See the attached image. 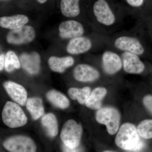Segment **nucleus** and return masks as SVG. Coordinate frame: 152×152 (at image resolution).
Wrapping results in <instances>:
<instances>
[{"label": "nucleus", "instance_id": "obj_4", "mask_svg": "<svg viewBox=\"0 0 152 152\" xmlns=\"http://www.w3.org/2000/svg\"><path fill=\"white\" fill-rule=\"evenodd\" d=\"M96 118L98 123L106 125L110 134L113 135L118 132L121 115L117 109L109 107L99 109L96 113Z\"/></svg>", "mask_w": 152, "mask_h": 152}, {"label": "nucleus", "instance_id": "obj_5", "mask_svg": "<svg viewBox=\"0 0 152 152\" xmlns=\"http://www.w3.org/2000/svg\"><path fill=\"white\" fill-rule=\"evenodd\" d=\"M3 146L9 152H36L37 146L34 141L26 136H12L3 142Z\"/></svg>", "mask_w": 152, "mask_h": 152}, {"label": "nucleus", "instance_id": "obj_3", "mask_svg": "<svg viewBox=\"0 0 152 152\" xmlns=\"http://www.w3.org/2000/svg\"><path fill=\"white\" fill-rule=\"evenodd\" d=\"M83 128L74 120H69L63 126L61 131V140L66 146L70 148L79 147L80 143Z\"/></svg>", "mask_w": 152, "mask_h": 152}, {"label": "nucleus", "instance_id": "obj_20", "mask_svg": "<svg viewBox=\"0 0 152 152\" xmlns=\"http://www.w3.org/2000/svg\"><path fill=\"white\" fill-rule=\"evenodd\" d=\"M41 123L48 135L53 137L58 135V121L53 114L49 113L44 115L42 117Z\"/></svg>", "mask_w": 152, "mask_h": 152}, {"label": "nucleus", "instance_id": "obj_19", "mask_svg": "<svg viewBox=\"0 0 152 152\" xmlns=\"http://www.w3.org/2000/svg\"><path fill=\"white\" fill-rule=\"evenodd\" d=\"M26 107L33 120L39 119L45 113L42 100L38 97H34L28 99Z\"/></svg>", "mask_w": 152, "mask_h": 152}, {"label": "nucleus", "instance_id": "obj_18", "mask_svg": "<svg viewBox=\"0 0 152 152\" xmlns=\"http://www.w3.org/2000/svg\"><path fill=\"white\" fill-rule=\"evenodd\" d=\"M107 91L103 87H97L90 94L86 102V106L93 110H99L102 106V102L107 94Z\"/></svg>", "mask_w": 152, "mask_h": 152}, {"label": "nucleus", "instance_id": "obj_16", "mask_svg": "<svg viewBox=\"0 0 152 152\" xmlns=\"http://www.w3.org/2000/svg\"><path fill=\"white\" fill-rule=\"evenodd\" d=\"M28 21V18L24 15L3 17L0 18V26L9 29H16L23 26Z\"/></svg>", "mask_w": 152, "mask_h": 152}, {"label": "nucleus", "instance_id": "obj_29", "mask_svg": "<svg viewBox=\"0 0 152 152\" xmlns=\"http://www.w3.org/2000/svg\"><path fill=\"white\" fill-rule=\"evenodd\" d=\"M5 57L3 54L0 55V71L2 70L4 66Z\"/></svg>", "mask_w": 152, "mask_h": 152}, {"label": "nucleus", "instance_id": "obj_13", "mask_svg": "<svg viewBox=\"0 0 152 152\" xmlns=\"http://www.w3.org/2000/svg\"><path fill=\"white\" fill-rule=\"evenodd\" d=\"M73 75L78 81L88 83L97 80L99 77L100 74L97 70L91 66L82 64L75 68Z\"/></svg>", "mask_w": 152, "mask_h": 152}, {"label": "nucleus", "instance_id": "obj_21", "mask_svg": "<svg viewBox=\"0 0 152 152\" xmlns=\"http://www.w3.org/2000/svg\"><path fill=\"white\" fill-rule=\"evenodd\" d=\"M80 0H61V9L63 15L67 18L77 16L80 13Z\"/></svg>", "mask_w": 152, "mask_h": 152}, {"label": "nucleus", "instance_id": "obj_31", "mask_svg": "<svg viewBox=\"0 0 152 152\" xmlns=\"http://www.w3.org/2000/svg\"><path fill=\"white\" fill-rule=\"evenodd\" d=\"M104 152H113L111 151H106Z\"/></svg>", "mask_w": 152, "mask_h": 152}, {"label": "nucleus", "instance_id": "obj_30", "mask_svg": "<svg viewBox=\"0 0 152 152\" xmlns=\"http://www.w3.org/2000/svg\"><path fill=\"white\" fill-rule=\"evenodd\" d=\"M39 3L40 4H44L48 1V0H37Z\"/></svg>", "mask_w": 152, "mask_h": 152}, {"label": "nucleus", "instance_id": "obj_24", "mask_svg": "<svg viewBox=\"0 0 152 152\" xmlns=\"http://www.w3.org/2000/svg\"><path fill=\"white\" fill-rule=\"evenodd\" d=\"M20 67L18 58L14 52L8 51L5 57L4 68L8 72H11Z\"/></svg>", "mask_w": 152, "mask_h": 152}, {"label": "nucleus", "instance_id": "obj_25", "mask_svg": "<svg viewBox=\"0 0 152 152\" xmlns=\"http://www.w3.org/2000/svg\"><path fill=\"white\" fill-rule=\"evenodd\" d=\"M137 129L139 136L142 138H152V120L142 121L138 125Z\"/></svg>", "mask_w": 152, "mask_h": 152}, {"label": "nucleus", "instance_id": "obj_26", "mask_svg": "<svg viewBox=\"0 0 152 152\" xmlns=\"http://www.w3.org/2000/svg\"><path fill=\"white\" fill-rule=\"evenodd\" d=\"M144 105L152 115V96L151 95L145 96L143 99Z\"/></svg>", "mask_w": 152, "mask_h": 152}, {"label": "nucleus", "instance_id": "obj_23", "mask_svg": "<svg viewBox=\"0 0 152 152\" xmlns=\"http://www.w3.org/2000/svg\"><path fill=\"white\" fill-rule=\"evenodd\" d=\"M90 87H85L81 89L76 88H70L68 91L69 97L74 100H77L79 103L86 104L87 100L91 94Z\"/></svg>", "mask_w": 152, "mask_h": 152}, {"label": "nucleus", "instance_id": "obj_1", "mask_svg": "<svg viewBox=\"0 0 152 152\" xmlns=\"http://www.w3.org/2000/svg\"><path fill=\"white\" fill-rule=\"evenodd\" d=\"M115 142L121 148L133 151H140L144 146L137 128L129 123H125L121 126L115 139Z\"/></svg>", "mask_w": 152, "mask_h": 152}, {"label": "nucleus", "instance_id": "obj_15", "mask_svg": "<svg viewBox=\"0 0 152 152\" xmlns=\"http://www.w3.org/2000/svg\"><path fill=\"white\" fill-rule=\"evenodd\" d=\"M92 46V43L89 39L80 37L72 39L67 46L66 50L71 54H80L89 50Z\"/></svg>", "mask_w": 152, "mask_h": 152}, {"label": "nucleus", "instance_id": "obj_12", "mask_svg": "<svg viewBox=\"0 0 152 152\" xmlns=\"http://www.w3.org/2000/svg\"><path fill=\"white\" fill-rule=\"evenodd\" d=\"M103 68L106 73L114 75L119 72L122 67L121 58L116 53L107 51L102 57Z\"/></svg>", "mask_w": 152, "mask_h": 152}, {"label": "nucleus", "instance_id": "obj_27", "mask_svg": "<svg viewBox=\"0 0 152 152\" xmlns=\"http://www.w3.org/2000/svg\"><path fill=\"white\" fill-rule=\"evenodd\" d=\"M130 5L133 7H140L143 3L144 0H126Z\"/></svg>", "mask_w": 152, "mask_h": 152}, {"label": "nucleus", "instance_id": "obj_11", "mask_svg": "<svg viewBox=\"0 0 152 152\" xmlns=\"http://www.w3.org/2000/svg\"><path fill=\"white\" fill-rule=\"evenodd\" d=\"M122 59L124 70L128 73L140 74L145 69V65L137 55L124 52L123 53Z\"/></svg>", "mask_w": 152, "mask_h": 152}, {"label": "nucleus", "instance_id": "obj_8", "mask_svg": "<svg viewBox=\"0 0 152 152\" xmlns=\"http://www.w3.org/2000/svg\"><path fill=\"white\" fill-rule=\"evenodd\" d=\"M117 49L140 56L144 53L143 47L136 38L122 36L117 38L114 42Z\"/></svg>", "mask_w": 152, "mask_h": 152}, {"label": "nucleus", "instance_id": "obj_14", "mask_svg": "<svg viewBox=\"0 0 152 152\" xmlns=\"http://www.w3.org/2000/svg\"><path fill=\"white\" fill-rule=\"evenodd\" d=\"M40 62V57L37 52L24 53L20 57L22 67L31 75H36L39 72Z\"/></svg>", "mask_w": 152, "mask_h": 152}, {"label": "nucleus", "instance_id": "obj_2", "mask_svg": "<svg viewBox=\"0 0 152 152\" xmlns=\"http://www.w3.org/2000/svg\"><path fill=\"white\" fill-rule=\"evenodd\" d=\"M4 124L10 128H17L24 126L28 119L23 109L14 102H7L2 113Z\"/></svg>", "mask_w": 152, "mask_h": 152}, {"label": "nucleus", "instance_id": "obj_28", "mask_svg": "<svg viewBox=\"0 0 152 152\" xmlns=\"http://www.w3.org/2000/svg\"><path fill=\"white\" fill-rule=\"evenodd\" d=\"M62 149L63 152H82L81 149L78 147L75 148H70L66 146L64 144L62 145Z\"/></svg>", "mask_w": 152, "mask_h": 152}, {"label": "nucleus", "instance_id": "obj_7", "mask_svg": "<svg viewBox=\"0 0 152 152\" xmlns=\"http://www.w3.org/2000/svg\"><path fill=\"white\" fill-rule=\"evenodd\" d=\"M94 12L98 21L102 24L110 26L115 21V15L105 0H98L95 3Z\"/></svg>", "mask_w": 152, "mask_h": 152}, {"label": "nucleus", "instance_id": "obj_22", "mask_svg": "<svg viewBox=\"0 0 152 152\" xmlns=\"http://www.w3.org/2000/svg\"><path fill=\"white\" fill-rule=\"evenodd\" d=\"M46 96L51 103L59 108L65 109L69 106V101L68 98L58 91L50 90L47 93Z\"/></svg>", "mask_w": 152, "mask_h": 152}, {"label": "nucleus", "instance_id": "obj_9", "mask_svg": "<svg viewBox=\"0 0 152 152\" xmlns=\"http://www.w3.org/2000/svg\"><path fill=\"white\" fill-rule=\"evenodd\" d=\"M60 37L62 39H74L81 37L84 33L83 25L74 20L64 21L59 27Z\"/></svg>", "mask_w": 152, "mask_h": 152}, {"label": "nucleus", "instance_id": "obj_10", "mask_svg": "<svg viewBox=\"0 0 152 152\" xmlns=\"http://www.w3.org/2000/svg\"><path fill=\"white\" fill-rule=\"evenodd\" d=\"M3 86L11 99L19 104L25 105L27 100L28 95L26 89L21 85L15 82H4Z\"/></svg>", "mask_w": 152, "mask_h": 152}, {"label": "nucleus", "instance_id": "obj_6", "mask_svg": "<svg viewBox=\"0 0 152 152\" xmlns=\"http://www.w3.org/2000/svg\"><path fill=\"white\" fill-rule=\"evenodd\" d=\"M35 37L36 33L34 28L31 26H24L9 32L7 40L10 44L23 45L31 42Z\"/></svg>", "mask_w": 152, "mask_h": 152}, {"label": "nucleus", "instance_id": "obj_17", "mask_svg": "<svg viewBox=\"0 0 152 152\" xmlns=\"http://www.w3.org/2000/svg\"><path fill=\"white\" fill-rule=\"evenodd\" d=\"M75 63L72 57L66 56L63 58L52 56L48 60L49 65L52 70L58 73H63L67 68L72 66Z\"/></svg>", "mask_w": 152, "mask_h": 152}]
</instances>
